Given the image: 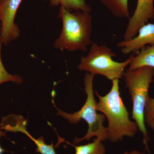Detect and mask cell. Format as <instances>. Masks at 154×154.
Masks as SVG:
<instances>
[{"instance_id": "1", "label": "cell", "mask_w": 154, "mask_h": 154, "mask_svg": "<svg viewBox=\"0 0 154 154\" xmlns=\"http://www.w3.org/2000/svg\"><path fill=\"white\" fill-rule=\"evenodd\" d=\"M112 82L110 91L105 96H100L96 91L95 93L99 99L96 102L97 111L103 113L108 120L107 139L116 142L122 140L124 137L134 136L138 128L136 123L130 119L129 113L120 96L119 80Z\"/></svg>"}, {"instance_id": "2", "label": "cell", "mask_w": 154, "mask_h": 154, "mask_svg": "<svg viewBox=\"0 0 154 154\" xmlns=\"http://www.w3.org/2000/svg\"><path fill=\"white\" fill-rule=\"evenodd\" d=\"M58 17L62 22V29L54 42V48L62 51L87 52L88 46L94 42L91 39L93 26L90 13L70 11L60 7Z\"/></svg>"}, {"instance_id": "3", "label": "cell", "mask_w": 154, "mask_h": 154, "mask_svg": "<svg viewBox=\"0 0 154 154\" xmlns=\"http://www.w3.org/2000/svg\"><path fill=\"white\" fill-rule=\"evenodd\" d=\"M154 76V68L147 66L140 67L132 70L128 69L123 75L132 102L131 117L143 134V143L148 150L149 137L146 129L144 114L147 101L149 97V89L153 82Z\"/></svg>"}, {"instance_id": "4", "label": "cell", "mask_w": 154, "mask_h": 154, "mask_svg": "<svg viewBox=\"0 0 154 154\" xmlns=\"http://www.w3.org/2000/svg\"><path fill=\"white\" fill-rule=\"evenodd\" d=\"M95 75L87 73L84 78L85 91L87 98L86 102L81 109L77 112L69 113L60 110L55 106L57 111V114L66 119L70 123L78 124L82 119L88 123V132L85 136L80 138H75L74 142L79 143L83 141L89 140L94 137L104 141L107 139V127L104 125L105 116L102 113L97 112L96 102L94 98V77Z\"/></svg>"}, {"instance_id": "5", "label": "cell", "mask_w": 154, "mask_h": 154, "mask_svg": "<svg viewBox=\"0 0 154 154\" xmlns=\"http://www.w3.org/2000/svg\"><path fill=\"white\" fill-rule=\"evenodd\" d=\"M116 56V54L107 46L93 42L88 55L81 57L78 69L94 75L104 76L112 81L119 80L123 77L125 69L129 65L134 55L122 62L113 60L112 57Z\"/></svg>"}, {"instance_id": "6", "label": "cell", "mask_w": 154, "mask_h": 154, "mask_svg": "<svg viewBox=\"0 0 154 154\" xmlns=\"http://www.w3.org/2000/svg\"><path fill=\"white\" fill-rule=\"evenodd\" d=\"M23 0H4L0 3V36L2 43L9 44L19 37L20 30L15 20Z\"/></svg>"}, {"instance_id": "7", "label": "cell", "mask_w": 154, "mask_h": 154, "mask_svg": "<svg viewBox=\"0 0 154 154\" xmlns=\"http://www.w3.org/2000/svg\"><path fill=\"white\" fill-rule=\"evenodd\" d=\"M27 121L22 116L10 114L3 117L1 122V128L3 130L14 132H21L27 135L36 146V151L40 154H57L53 144L45 143L42 137L36 139L27 131Z\"/></svg>"}, {"instance_id": "8", "label": "cell", "mask_w": 154, "mask_h": 154, "mask_svg": "<svg viewBox=\"0 0 154 154\" xmlns=\"http://www.w3.org/2000/svg\"><path fill=\"white\" fill-rule=\"evenodd\" d=\"M154 19V0H137L133 14L130 17L123 39L127 41L136 36L139 29Z\"/></svg>"}, {"instance_id": "9", "label": "cell", "mask_w": 154, "mask_h": 154, "mask_svg": "<svg viewBox=\"0 0 154 154\" xmlns=\"http://www.w3.org/2000/svg\"><path fill=\"white\" fill-rule=\"evenodd\" d=\"M154 44V24L147 23L143 25L133 38L120 42L117 44L125 55L136 53L147 45Z\"/></svg>"}, {"instance_id": "10", "label": "cell", "mask_w": 154, "mask_h": 154, "mask_svg": "<svg viewBox=\"0 0 154 154\" xmlns=\"http://www.w3.org/2000/svg\"><path fill=\"white\" fill-rule=\"evenodd\" d=\"M129 66L128 69L131 70L144 66L154 68V44L142 48L137 55H134Z\"/></svg>"}, {"instance_id": "11", "label": "cell", "mask_w": 154, "mask_h": 154, "mask_svg": "<svg viewBox=\"0 0 154 154\" xmlns=\"http://www.w3.org/2000/svg\"><path fill=\"white\" fill-rule=\"evenodd\" d=\"M114 17L119 18H130L128 0H99Z\"/></svg>"}, {"instance_id": "12", "label": "cell", "mask_w": 154, "mask_h": 154, "mask_svg": "<svg viewBox=\"0 0 154 154\" xmlns=\"http://www.w3.org/2000/svg\"><path fill=\"white\" fill-rule=\"evenodd\" d=\"M48 1L50 6H60L70 11H82L90 13L91 9L86 0H43Z\"/></svg>"}, {"instance_id": "13", "label": "cell", "mask_w": 154, "mask_h": 154, "mask_svg": "<svg viewBox=\"0 0 154 154\" xmlns=\"http://www.w3.org/2000/svg\"><path fill=\"white\" fill-rule=\"evenodd\" d=\"M102 142L96 138L93 142L83 145L75 146L67 143L74 147L75 154H105V147Z\"/></svg>"}, {"instance_id": "14", "label": "cell", "mask_w": 154, "mask_h": 154, "mask_svg": "<svg viewBox=\"0 0 154 154\" xmlns=\"http://www.w3.org/2000/svg\"><path fill=\"white\" fill-rule=\"evenodd\" d=\"M2 44L0 36V85L8 82H12L16 84L22 83L23 80L20 76L10 74L6 70L3 65L1 57V49Z\"/></svg>"}, {"instance_id": "15", "label": "cell", "mask_w": 154, "mask_h": 154, "mask_svg": "<svg viewBox=\"0 0 154 154\" xmlns=\"http://www.w3.org/2000/svg\"><path fill=\"white\" fill-rule=\"evenodd\" d=\"M144 119L145 124L154 131V99L150 97L146 104Z\"/></svg>"}, {"instance_id": "16", "label": "cell", "mask_w": 154, "mask_h": 154, "mask_svg": "<svg viewBox=\"0 0 154 154\" xmlns=\"http://www.w3.org/2000/svg\"><path fill=\"white\" fill-rule=\"evenodd\" d=\"M2 136L5 137V133L3 132V130L1 128V123H0V138L2 137ZM5 152H6V150L3 149L1 146V145H0V154H2L3 153Z\"/></svg>"}, {"instance_id": "17", "label": "cell", "mask_w": 154, "mask_h": 154, "mask_svg": "<svg viewBox=\"0 0 154 154\" xmlns=\"http://www.w3.org/2000/svg\"><path fill=\"white\" fill-rule=\"evenodd\" d=\"M124 154H144V153H143L140 152H139L138 151H137L134 150L130 152H125L124 153Z\"/></svg>"}, {"instance_id": "18", "label": "cell", "mask_w": 154, "mask_h": 154, "mask_svg": "<svg viewBox=\"0 0 154 154\" xmlns=\"http://www.w3.org/2000/svg\"><path fill=\"white\" fill-rule=\"evenodd\" d=\"M3 1H4V0H0V3H2Z\"/></svg>"}, {"instance_id": "19", "label": "cell", "mask_w": 154, "mask_h": 154, "mask_svg": "<svg viewBox=\"0 0 154 154\" xmlns=\"http://www.w3.org/2000/svg\"><path fill=\"white\" fill-rule=\"evenodd\" d=\"M0 29H1V23H0Z\"/></svg>"}]
</instances>
